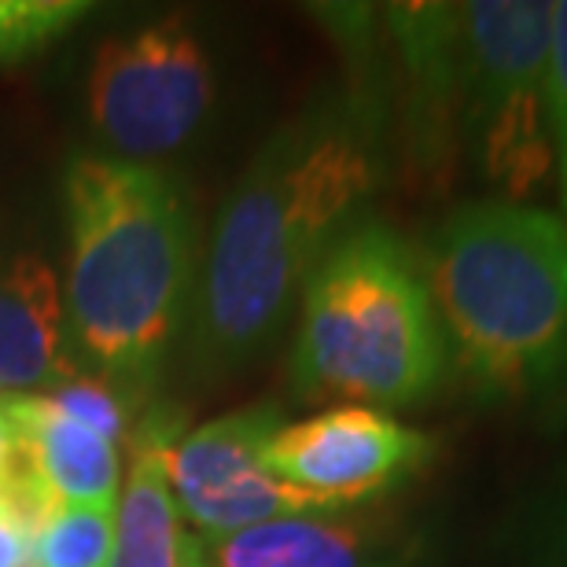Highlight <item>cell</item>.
<instances>
[{"mask_svg": "<svg viewBox=\"0 0 567 567\" xmlns=\"http://www.w3.org/2000/svg\"><path fill=\"white\" fill-rule=\"evenodd\" d=\"M450 369L491 410L567 402V221L505 199L453 207L421 258Z\"/></svg>", "mask_w": 567, "mask_h": 567, "instance_id": "7a4b0ae2", "label": "cell"}, {"mask_svg": "<svg viewBox=\"0 0 567 567\" xmlns=\"http://www.w3.org/2000/svg\"><path fill=\"white\" fill-rule=\"evenodd\" d=\"M553 4H461V144L494 199L524 203L553 169L549 133Z\"/></svg>", "mask_w": 567, "mask_h": 567, "instance_id": "5b68a950", "label": "cell"}, {"mask_svg": "<svg viewBox=\"0 0 567 567\" xmlns=\"http://www.w3.org/2000/svg\"><path fill=\"white\" fill-rule=\"evenodd\" d=\"M22 468V450H19V435L11 427L4 405H0V486H4L11 475Z\"/></svg>", "mask_w": 567, "mask_h": 567, "instance_id": "ffe728a7", "label": "cell"}, {"mask_svg": "<svg viewBox=\"0 0 567 567\" xmlns=\"http://www.w3.org/2000/svg\"><path fill=\"white\" fill-rule=\"evenodd\" d=\"M513 567H567V464L519 519Z\"/></svg>", "mask_w": 567, "mask_h": 567, "instance_id": "2e32d148", "label": "cell"}, {"mask_svg": "<svg viewBox=\"0 0 567 567\" xmlns=\"http://www.w3.org/2000/svg\"><path fill=\"white\" fill-rule=\"evenodd\" d=\"M66 328L107 377L144 380L177 336L196 266V225L166 169L74 155L63 169Z\"/></svg>", "mask_w": 567, "mask_h": 567, "instance_id": "3957f363", "label": "cell"}, {"mask_svg": "<svg viewBox=\"0 0 567 567\" xmlns=\"http://www.w3.org/2000/svg\"><path fill=\"white\" fill-rule=\"evenodd\" d=\"M383 177V104L328 93L255 152L207 244L192 347L203 372L255 358L288 321L321 255L358 221Z\"/></svg>", "mask_w": 567, "mask_h": 567, "instance_id": "6da1fadb", "label": "cell"}, {"mask_svg": "<svg viewBox=\"0 0 567 567\" xmlns=\"http://www.w3.org/2000/svg\"><path fill=\"white\" fill-rule=\"evenodd\" d=\"M439 442L372 405H336L306 421H284L266 446L277 480L336 508L365 505L421 475Z\"/></svg>", "mask_w": 567, "mask_h": 567, "instance_id": "ba28073f", "label": "cell"}, {"mask_svg": "<svg viewBox=\"0 0 567 567\" xmlns=\"http://www.w3.org/2000/svg\"><path fill=\"white\" fill-rule=\"evenodd\" d=\"M549 133H553V166H557L560 203L567 214V0L553 4L549 33Z\"/></svg>", "mask_w": 567, "mask_h": 567, "instance_id": "ac0fdd59", "label": "cell"}, {"mask_svg": "<svg viewBox=\"0 0 567 567\" xmlns=\"http://www.w3.org/2000/svg\"><path fill=\"white\" fill-rule=\"evenodd\" d=\"M89 122L115 158L169 155L214 107V63L188 19L166 16L100 41L85 74Z\"/></svg>", "mask_w": 567, "mask_h": 567, "instance_id": "8992f818", "label": "cell"}, {"mask_svg": "<svg viewBox=\"0 0 567 567\" xmlns=\"http://www.w3.org/2000/svg\"><path fill=\"white\" fill-rule=\"evenodd\" d=\"M446 372V339L421 255L388 221H354L299 291L295 399L410 410L435 399Z\"/></svg>", "mask_w": 567, "mask_h": 567, "instance_id": "277c9868", "label": "cell"}, {"mask_svg": "<svg viewBox=\"0 0 567 567\" xmlns=\"http://www.w3.org/2000/svg\"><path fill=\"white\" fill-rule=\"evenodd\" d=\"M74 377L63 280L41 255H0V388L30 394Z\"/></svg>", "mask_w": 567, "mask_h": 567, "instance_id": "30bf717a", "label": "cell"}, {"mask_svg": "<svg viewBox=\"0 0 567 567\" xmlns=\"http://www.w3.org/2000/svg\"><path fill=\"white\" fill-rule=\"evenodd\" d=\"M44 410L55 416H66V421L82 424L96 435L111 439L118 446V439L130 431V416L126 405H122L118 391L104 380H89V377H74L63 383H52L44 391H30Z\"/></svg>", "mask_w": 567, "mask_h": 567, "instance_id": "e0dca14e", "label": "cell"}, {"mask_svg": "<svg viewBox=\"0 0 567 567\" xmlns=\"http://www.w3.org/2000/svg\"><path fill=\"white\" fill-rule=\"evenodd\" d=\"M0 391H4V388H0Z\"/></svg>", "mask_w": 567, "mask_h": 567, "instance_id": "44dd1931", "label": "cell"}, {"mask_svg": "<svg viewBox=\"0 0 567 567\" xmlns=\"http://www.w3.org/2000/svg\"><path fill=\"white\" fill-rule=\"evenodd\" d=\"M115 546V508L60 505L30 542L27 567H107Z\"/></svg>", "mask_w": 567, "mask_h": 567, "instance_id": "5bb4252c", "label": "cell"}, {"mask_svg": "<svg viewBox=\"0 0 567 567\" xmlns=\"http://www.w3.org/2000/svg\"><path fill=\"white\" fill-rule=\"evenodd\" d=\"M163 431H152L133 453L115 505V546L107 567H207L203 542L192 538L166 480Z\"/></svg>", "mask_w": 567, "mask_h": 567, "instance_id": "4fadbf2b", "label": "cell"}, {"mask_svg": "<svg viewBox=\"0 0 567 567\" xmlns=\"http://www.w3.org/2000/svg\"><path fill=\"white\" fill-rule=\"evenodd\" d=\"M30 542V527L8 505H0V567H27Z\"/></svg>", "mask_w": 567, "mask_h": 567, "instance_id": "d6986e66", "label": "cell"}, {"mask_svg": "<svg viewBox=\"0 0 567 567\" xmlns=\"http://www.w3.org/2000/svg\"><path fill=\"white\" fill-rule=\"evenodd\" d=\"M405 74V126L410 152L431 181L450 177L461 147V4H391L383 8Z\"/></svg>", "mask_w": 567, "mask_h": 567, "instance_id": "9c48e42d", "label": "cell"}, {"mask_svg": "<svg viewBox=\"0 0 567 567\" xmlns=\"http://www.w3.org/2000/svg\"><path fill=\"white\" fill-rule=\"evenodd\" d=\"M19 435L22 461L44 486L52 505L115 508L122 494V453L111 439L96 435L66 416L49 413L33 394H11L0 402Z\"/></svg>", "mask_w": 567, "mask_h": 567, "instance_id": "7c38bea8", "label": "cell"}, {"mask_svg": "<svg viewBox=\"0 0 567 567\" xmlns=\"http://www.w3.org/2000/svg\"><path fill=\"white\" fill-rule=\"evenodd\" d=\"M343 513L277 516L225 538H199L203 560L207 567H410L405 549L377 519Z\"/></svg>", "mask_w": 567, "mask_h": 567, "instance_id": "8fae6325", "label": "cell"}, {"mask_svg": "<svg viewBox=\"0 0 567 567\" xmlns=\"http://www.w3.org/2000/svg\"><path fill=\"white\" fill-rule=\"evenodd\" d=\"M89 11L85 0H0V66L44 52Z\"/></svg>", "mask_w": 567, "mask_h": 567, "instance_id": "9a60e30c", "label": "cell"}, {"mask_svg": "<svg viewBox=\"0 0 567 567\" xmlns=\"http://www.w3.org/2000/svg\"><path fill=\"white\" fill-rule=\"evenodd\" d=\"M280 424L277 405H247L169 435L163 461L181 519L207 538H225L277 516L343 513L269 472L266 446Z\"/></svg>", "mask_w": 567, "mask_h": 567, "instance_id": "52a82bcc", "label": "cell"}]
</instances>
